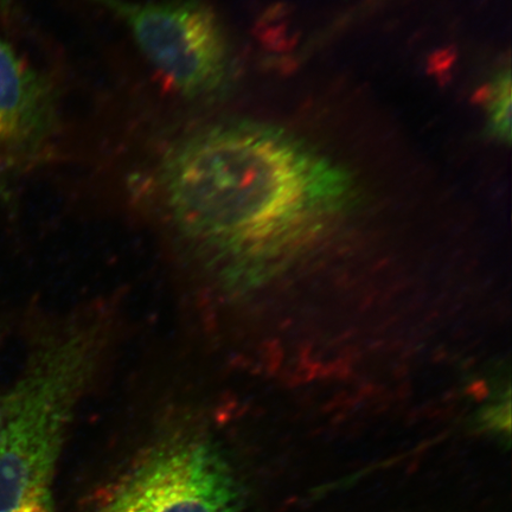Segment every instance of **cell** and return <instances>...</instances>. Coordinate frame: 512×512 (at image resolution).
<instances>
[{
    "label": "cell",
    "mask_w": 512,
    "mask_h": 512,
    "mask_svg": "<svg viewBox=\"0 0 512 512\" xmlns=\"http://www.w3.org/2000/svg\"><path fill=\"white\" fill-rule=\"evenodd\" d=\"M159 182L178 233L227 288L265 279L291 242L352 192L349 172L334 160L249 120L220 121L179 140Z\"/></svg>",
    "instance_id": "6da1fadb"
},
{
    "label": "cell",
    "mask_w": 512,
    "mask_h": 512,
    "mask_svg": "<svg viewBox=\"0 0 512 512\" xmlns=\"http://www.w3.org/2000/svg\"><path fill=\"white\" fill-rule=\"evenodd\" d=\"M107 343L104 320L80 319L32 348L0 395V511L54 508L57 463L76 406L91 387Z\"/></svg>",
    "instance_id": "7a4b0ae2"
},
{
    "label": "cell",
    "mask_w": 512,
    "mask_h": 512,
    "mask_svg": "<svg viewBox=\"0 0 512 512\" xmlns=\"http://www.w3.org/2000/svg\"><path fill=\"white\" fill-rule=\"evenodd\" d=\"M132 31L140 50L179 93L209 100L227 92L233 57L226 30L201 0H95Z\"/></svg>",
    "instance_id": "3957f363"
},
{
    "label": "cell",
    "mask_w": 512,
    "mask_h": 512,
    "mask_svg": "<svg viewBox=\"0 0 512 512\" xmlns=\"http://www.w3.org/2000/svg\"><path fill=\"white\" fill-rule=\"evenodd\" d=\"M96 512H246V507L220 448L185 435L153 448Z\"/></svg>",
    "instance_id": "277c9868"
},
{
    "label": "cell",
    "mask_w": 512,
    "mask_h": 512,
    "mask_svg": "<svg viewBox=\"0 0 512 512\" xmlns=\"http://www.w3.org/2000/svg\"><path fill=\"white\" fill-rule=\"evenodd\" d=\"M56 124L53 87L0 38V163L38 155Z\"/></svg>",
    "instance_id": "5b68a950"
},
{
    "label": "cell",
    "mask_w": 512,
    "mask_h": 512,
    "mask_svg": "<svg viewBox=\"0 0 512 512\" xmlns=\"http://www.w3.org/2000/svg\"><path fill=\"white\" fill-rule=\"evenodd\" d=\"M511 70L502 69L486 91L485 112L488 131L498 142L511 143Z\"/></svg>",
    "instance_id": "8992f818"
},
{
    "label": "cell",
    "mask_w": 512,
    "mask_h": 512,
    "mask_svg": "<svg viewBox=\"0 0 512 512\" xmlns=\"http://www.w3.org/2000/svg\"><path fill=\"white\" fill-rule=\"evenodd\" d=\"M510 393L507 399L498 401L485 409L482 415V427L486 431L494 433L496 437L510 439L511 434V411Z\"/></svg>",
    "instance_id": "52a82bcc"
},
{
    "label": "cell",
    "mask_w": 512,
    "mask_h": 512,
    "mask_svg": "<svg viewBox=\"0 0 512 512\" xmlns=\"http://www.w3.org/2000/svg\"><path fill=\"white\" fill-rule=\"evenodd\" d=\"M0 512H54V509H46V508H18V509H14V510L0 511Z\"/></svg>",
    "instance_id": "ba28073f"
}]
</instances>
